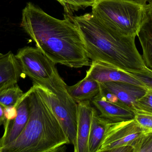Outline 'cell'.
<instances>
[{
    "instance_id": "obj_1",
    "label": "cell",
    "mask_w": 152,
    "mask_h": 152,
    "mask_svg": "<svg viewBox=\"0 0 152 152\" xmlns=\"http://www.w3.org/2000/svg\"><path fill=\"white\" fill-rule=\"evenodd\" d=\"M20 26L55 64L72 68L91 65L81 35L69 15L59 19L29 2L22 10Z\"/></svg>"
},
{
    "instance_id": "obj_2",
    "label": "cell",
    "mask_w": 152,
    "mask_h": 152,
    "mask_svg": "<svg viewBox=\"0 0 152 152\" xmlns=\"http://www.w3.org/2000/svg\"><path fill=\"white\" fill-rule=\"evenodd\" d=\"M71 17L92 61L104 62L131 73L147 70L148 68L137 48L136 37L124 35L109 26L92 13Z\"/></svg>"
},
{
    "instance_id": "obj_3",
    "label": "cell",
    "mask_w": 152,
    "mask_h": 152,
    "mask_svg": "<svg viewBox=\"0 0 152 152\" xmlns=\"http://www.w3.org/2000/svg\"><path fill=\"white\" fill-rule=\"evenodd\" d=\"M29 116L26 127L1 152L65 151L70 144L62 126L50 106L39 93L35 85L28 91Z\"/></svg>"
},
{
    "instance_id": "obj_4",
    "label": "cell",
    "mask_w": 152,
    "mask_h": 152,
    "mask_svg": "<svg viewBox=\"0 0 152 152\" xmlns=\"http://www.w3.org/2000/svg\"><path fill=\"white\" fill-rule=\"evenodd\" d=\"M145 6L132 0H94L91 13L119 32L136 37L145 16Z\"/></svg>"
},
{
    "instance_id": "obj_5",
    "label": "cell",
    "mask_w": 152,
    "mask_h": 152,
    "mask_svg": "<svg viewBox=\"0 0 152 152\" xmlns=\"http://www.w3.org/2000/svg\"><path fill=\"white\" fill-rule=\"evenodd\" d=\"M33 84L59 121L70 143L75 147L78 104L68 92L65 81L57 71L50 82Z\"/></svg>"
},
{
    "instance_id": "obj_6",
    "label": "cell",
    "mask_w": 152,
    "mask_h": 152,
    "mask_svg": "<svg viewBox=\"0 0 152 152\" xmlns=\"http://www.w3.org/2000/svg\"><path fill=\"white\" fill-rule=\"evenodd\" d=\"M15 57L20 65L22 73L29 77L33 84L41 85L50 82L58 71L56 64L37 47L20 48Z\"/></svg>"
},
{
    "instance_id": "obj_7",
    "label": "cell",
    "mask_w": 152,
    "mask_h": 152,
    "mask_svg": "<svg viewBox=\"0 0 152 152\" xmlns=\"http://www.w3.org/2000/svg\"><path fill=\"white\" fill-rule=\"evenodd\" d=\"M144 129L134 119L110 123L97 152H110L119 146L131 145Z\"/></svg>"
},
{
    "instance_id": "obj_8",
    "label": "cell",
    "mask_w": 152,
    "mask_h": 152,
    "mask_svg": "<svg viewBox=\"0 0 152 152\" xmlns=\"http://www.w3.org/2000/svg\"><path fill=\"white\" fill-rule=\"evenodd\" d=\"M86 74L100 83L124 82L146 87L138 79L131 76L129 72L101 62L92 61Z\"/></svg>"
},
{
    "instance_id": "obj_9",
    "label": "cell",
    "mask_w": 152,
    "mask_h": 152,
    "mask_svg": "<svg viewBox=\"0 0 152 152\" xmlns=\"http://www.w3.org/2000/svg\"><path fill=\"white\" fill-rule=\"evenodd\" d=\"M91 101L100 112V116L110 123L126 121L134 118V112L130 107L121 103L110 101L100 93Z\"/></svg>"
},
{
    "instance_id": "obj_10",
    "label": "cell",
    "mask_w": 152,
    "mask_h": 152,
    "mask_svg": "<svg viewBox=\"0 0 152 152\" xmlns=\"http://www.w3.org/2000/svg\"><path fill=\"white\" fill-rule=\"evenodd\" d=\"M94 108L90 101L78 103L77 141L75 152H89L88 137Z\"/></svg>"
},
{
    "instance_id": "obj_11",
    "label": "cell",
    "mask_w": 152,
    "mask_h": 152,
    "mask_svg": "<svg viewBox=\"0 0 152 152\" xmlns=\"http://www.w3.org/2000/svg\"><path fill=\"white\" fill-rule=\"evenodd\" d=\"M28 92L25 95L18 107L17 117L10 122L8 129L0 138V145L3 147L15 141L22 133L26 126L29 116Z\"/></svg>"
},
{
    "instance_id": "obj_12",
    "label": "cell",
    "mask_w": 152,
    "mask_h": 152,
    "mask_svg": "<svg viewBox=\"0 0 152 152\" xmlns=\"http://www.w3.org/2000/svg\"><path fill=\"white\" fill-rule=\"evenodd\" d=\"M100 84L115 95L120 102L131 109L133 103L144 95L147 90V87L124 82H106L100 83Z\"/></svg>"
},
{
    "instance_id": "obj_13",
    "label": "cell",
    "mask_w": 152,
    "mask_h": 152,
    "mask_svg": "<svg viewBox=\"0 0 152 152\" xmlns=\"http://www.w3.org/2000/svg\"><path fill=\"white\" fill-rule=\"evenodd\" d=\"M22 71L17 59L11 51L0 59V93L18 84Z\"/></svg>"
},
{
    "instance_id": "obj_14",
    "label": "cell",
    "mask_w": 152,
    "mask_h": 152,
    "mask_svg": "<svg viewBox=\"0 0 152 152\" xmlns=\"http://www.w3.org/2000/svg\"><path fill=\"white\" fill-rule=\"evenodd\" d=\"M67 90L76 102L92 101L93 98L100 93L99 82L86 74L82 80L75 84L66 86Z\"/></svg>"
},
{
    "instance_id": "obj_15",
    "label": "cell",
    "mask_w": 152,
    "mask_h": 152,
    "mask_svg": "<svg viewBox=\"0 0 152 152\" xmlns=\"http://www.w3.org/2000/svg\"><path fill=\"white\" fill-rule=\"evenodd\" d=\"M143 51V59L152 70V13L146 11L137 35Z\"/></svg>"
},
{
    "instance_id": "obj_16",
    "label": "cell",
    "mask_w": 152,
    "mask_h": 152,
    "mask_svg": "<svg viewBox=\"0 0 152 152\" xmlns=\"http://www.w3.org/2000/svg\"><path fill=\"white\" fill-rule=\"evenodd\" d=\"M110 122L102 117L94 108L88 137L89 152H97Z\"/></svg>"
},
{
    "instance_id": "obj_17",
    "label": "cell",
    "mask_w": 152,
    "mask_h": 152,
    "mask_svg": "<svg viewBox=\"0 0 152 152\" xmlns=\"http://www.w3.org/2000/svg\"><path fill=\"white\" fill-rule=\"evenodd\" d=\"M25 94L18 84L13 85L0 93V104L5 108L18 104Z\"/></svg>"
},
{
    "instance_id": "obj_18",
    "label": "cell",
    "mask_w": 152,
    "mask_h": 152,
    "mask_svg": "<svg viewBox=\"0 0 152 152\" xmlns=\"http://www.w3.org/2000/svg\"><path fill=\"white\" fill-rule=\"evenodd\" d=\"M131 146L134 152H152V129H145Z\"/></svg>"
},
{
    "instance_id": "obj_19",
    "label": "cell",
    "mask_w": 152,
    "mask_h": 152,
    "mask_svg": "<svg viewBox=\"0 0 152 152\" xmlns=\"http://www.w3.org/2000/svg\"><path fill=\"white\" fill-rule=\"evenodd\" d=\"M133 111L152 114V91L147 88L144 95L135 101L132 104Z\"/></svg>"
},
{
    "instance_id": "obj_20",
    "label": "cell",
    "mask_w": 152,
    "mask_h": 152,
    "mask_svg": "<svg viewBox=\"0 0 152 152\" xmlns=\"http://www.w3.org/2000/svg\"><path fill=\"white\" fill-rule=\"evenodd\" d=\"M64 7L65 12L71 13L74 11L92 6L94 0H56Z\"/></svg>"
},
{
    "instance_id": "obj_21",
    "label": "cell",
    "mask_w": 152,
    "mask_h": 152,
    "mask_svg": "<svg viewBox=\"0 0 152 152\" xmlns=\"http://www.w3.org/2000/svg\"><path fill=\"white\" fill-rule=\"evenodd\" d=\"M134 119L144 129H152V114L134 111Z\"/></svg>"
},
{
    "instance_id": "obj_22",
    "label": "cell",
    "mask_w": 152,
    "mask_h": 152,
    "mask_svg": "<svg viewBox=\"0 0 152 152\" xmlns=\"http://www.w3.org/2000/svg\"><path fill=\"white\" fill-rule=\"evenodd\" d=\"M129 73L152 91V70L148 68L146 71L142 73Z\"/></svg>"
},
{
    "instance_id": "obj_23",
    "label": "cell",
    "mask_w": 152,
    "mask_h": 152,
    "mask_svg": "<svg viewBox=\"0 0 152 152\" xmlns=\"http://www.w3.org/2000/svg\"><path fill=\"white\" fill-rule=\"evenodd\" d=\"M19 104H16L14 106H8L4 108V115L5 118V123L4 125V133H5L7 131L10 122L13 120L17 117L18 114V107Z\"/></svg>"
},
{
    "instance_id": "obj_24",
    "label": "cell",
    "mask_w": 152,
    "mask_h": 152,
    "mask_svg": "<svg viewBox=\"0 0 152 152\" xmlns=\"http://www.w3.org/2000/svg\"><path fill=\"white\" fill-rule=\"evenodd\" d=\"M111 152H134L132 146L130 145H123L119 146L113 149Z\"/></svg>"
},
{
    "instance_id": "obj_25",
    "label": "cell",
    "mask_w": 152,
    "mask_h": 152,
    "mask_svg": "<svg viewBox=\"0 0 152 152\" xmlns=\"http://www.w3.org/2000/svg\"><path fill=\"white\" fill-rule=\"evenodd\" d=\"M5 118L4 115V107L0 104V126L4 125Z\"/></svg>"
},
{
    "instance_id": "obj_26",
    "label": "cell",
    "mask_w": 152,
    "mask_h": 152,
    "mask_svg": "<svg viewBox=\"0 0 152 152\" xmlns=\"http://www.w3.org/2000/svg\"><path fill=\"white\" fill-rule=\"evenodd\" d=\"M146 11L148 12L152 13V0H148L147 4L145 6Z\"/></svg>"
},
{
    "instance_id": "obj_27",
    "label": "cell",
    "mask_w": 152,
    "mask_h": 152,
    "mask_svg": "<svg viewBox=\"0 0 152 152\" xmlns=\"http://www.w3.org/2000/svg\"><path fill=\"white\" fill-rule=\"evenodd\" d=\"M132 1L138 2L142 4H147V1H148V0H132Z\"/></svg>"
},
{
    "instance_id": "obj_28",
    "label": "cell",
    "mask_w": 152,
    "mask_h": 152,
    "mask_svg": "<svg viewBox=\"0 0 152 152\" xmlns=\"http://www.w3.org/2000/svg\"><path fill=\"white\" fill-rule=\"evenodd\" d=\"M4 54H3L0 53V59H1V57H2L3 56Z\"/></svg>"
},
{
    "instance_id": "obj_29",
    "label": "cell",
    "mask_w": 152,
    "mask_h": 152,
    "mask_svg": "<svg viewBox=\"0 0 152 152\" xmlns=\"http://www.w3.org/2000/svg\"><path fill=\"white\" fill-rule=\"evenodd\" d=\"M2 151V147L1 145H0V152H1Z\"/></svg>"
}]
</instances>
